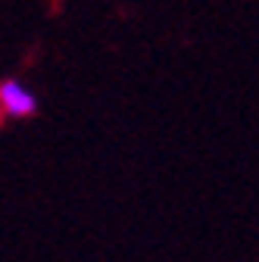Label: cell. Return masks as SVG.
Here are the masks:
<instances>
[{
	"label": "cell",
	"instance_id": "obj_1",
	"mask_svg": "<svg viewBox=\"0 0 259 262\" xmlns=\"http://www.w3.org/2000/svg\"><path fill=\"white\" fill-rule=\"evenodd\" d=\"M0 110L13 119H25V116H35L38 100L28 88H22L19 81H0Z\"/></svg>",
	"mask_w": 259,
	"mask_h": 262
}]
</instances>
